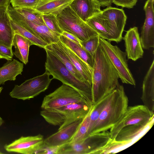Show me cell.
Masks as SVG:
<instances>
[{
  "mask_svg": "<svg viewBox=\"0 0 154 154\" xmlns=\"http://www.w3.org/2000/svg\"><path fill=\"white\" fill-rule=\"evenodd\" d=\"M69 6L85 22L102 11L101 6L93 0H74Z\"/></svg>",
  "mask_w": 154,
  "mask_h": 154,
  "instance_id": "obj_17",
  "label": "cell"
},
{
  "mask_svg": "<svg viewBox=\"0 0 154 154\" xmlns=\"http://www.w3.org/2000/svg\"><path fill=\"white\" fill-rule=\"evenodd\" d=\"M14 9L28 20L38 24H45L42 14L35 8H24Z\"/></svg>",
  "mask_w": 154,
  "mask_h": 154,
  "instance_id": "obj_29",
  "label": "cell"
},
{
  "mask_svg": "<svg viewBox=\"0 0 154 154\" xmlns=\"http://www.w3.org/2000/svg\"><path fill=\"white\" fill-rule=\"evenodd\" d=\"M8 6L0 7V44L12 48L14 32L7 11Z\"/></svg>",
  "mask_w": 154,
  "mask_h": 154,
  "instance_id": "obj_20",
  "label": "cell"
},
{
  "mask_svg": "<svg viewBox=\"0 0 154 154\" xmlns=\"http://www.w3.org/2000/svg\"><path fill=\"white\" fill-rule=\"evenodd\" d=\"M44 49L49 50L62 63L65 67L78 79L82 81L88 83L84 79L57 43L47 45Z\"/></svg>",
  "mask_w": 154,
  "mask_h": 154,
  "instance_id": "obj_26",
  "label": "cell"
},
{
  "mask_svg": "<svg viewBox=\"0 0 154 154\" xmlns=\"http://www.w3.org/2000/svg\"><path fill=\"white\" fill-rule=\"evenodd\" d=\"M110 93L93 105L90 114V122L87 137L88 136L93 125L98 119L101 112L106 104L109 97Z\"/></svg>",
  "mask_w": 154,
  "mask_h": 154,
  "instance_id": "obj_28",
  "label": "cell"
},
{
  "mask_svg": "<svg viewBox=\"0 0 154 154\" xmlns=\"http://www.w3.org/2000/svg\"><path fill=\"white\" fill-rule=\"evenodd\" d=\"M81 102L90 103L75 89L63 83L54 92L45 97L41 108L42 109H55Z\"/></svg>",
  "mask_w": 154,
  "mask_h": 154,
  "instance_id": "obj_8",
  "label": "cell"
},
{
  "mask_svg": "<svg viewBox=\"0 0 154 154\" xmlns=\"http://www.w3.org/2000/svg\"><path fill=\"white\" fill-rule=\"evenodd\" d=\"M13 52L12 48L6 47L0 44V58L7 60H12Z\"/></svg>",
  "mask_w": 154,
  "mask_h": 154,
  "instance_id": "obj_34",
  "label": "cell"
},
{
  "mask_svg": "<svg viewBox=\"0 0 154 154\" xmlns=\"http://www.w3.org/2000/svg\"><path fill=\"white\" fill-rule=\"evenodd\" d=\"M99 45L112 63L122 82L135 86L136 82L128 67L126 52L100 36Z\"/></svg>",
  "mask_w": 154,
  "mask_h": 154,
  "instance_id": "obj_7",
  "label": "cell"
},
{
  "mask_svg": "<svg viewBox=\"0 0 154 154\" xmlns=\"http://www.w3.org/2000/svg\"><path fill=\"white\" fill-rule=\"evenodd\" d=\"M125 41V51L128 59L134 61L142 58L143 54L138 28H131L122 38Z\"/></svg>",
  "mask_w": 154,
  "mask_h": 154,
  "instance_id": "obj_15",
  "label": "cell"
},
{
  "mask_svg": "<svg viewBox=\"0 0 154 154\" xmlns=\"http://www.w3.org/2000/svg\"><path fill=\"white\" fill-rule=\"evenodd\" d=\"M44 142V137L41 134L34 136H21L11 143L6 144L4 148L9 152L36 154L43 147Z\"/></svg>",
  "mask_w": 154,
  "mask_h": 154,
  "instance_id": "obj_12",
  "label": "cell"
},
{
  "mask_svg": "<svg viewBox=\"0 0 154 154\" xmlns=\"http://www.w3.org/2000/svg\"><path fill=\"white\" fill-rule=\"evenodd\" d=\"M42 17L45 25L51 31L61 34L63 31L58 23L57 16L52 14H43Z\"/></svg>",
  "mask_w": 154,
  "mask_h": 154,
  "instance_id": "obj_31",
  "label": "cell"
},
{
  "mask_svg": "<svg viewBox=\"0 0 154 154\" xmlns=\"http://www.w3.org/2000/svg\"><path fill=\"white\" fill-rule=\"evenodd\" d=\"M7 11L11 20L29 31L48 45L57 43L61 34L51 31L45 25L36 24L28 20L16 11L10 5Z\"/></svg>",
  "mask_w": 154,
  "mask_h": 154,
  "instance_id": "obj_10",
  "label": "cell"
},
{
  "mask_svg": "<svg viewBox=\"0 0 154 154\" xmlns=\"http://www.w3.org/2000/svg\"><path fill=\"white\" fill-rule=\"evenodd\" d=\"M46 53L45 71L63 84L67 85L78 91L89 102L94 104L92 85L76 77L51 52L44 49Z\"/></svg>",
  "mask_w": 154,
  "mask_h": 154,
  "instance_id": "obj_4",
  "label": "cell"
},
{
  "mask_svg": "<svg viewBox=\"0 0 154 154\" xmlns=\"http://www.w3.org/2000/svg\"><path fill=\"white\" fill-rule=\"evenodd\" d=\"M40 0H10V3L14 8H35Z\"/></svg>",
  "mask_w": 154,
  "mask_h": 154,
  "instance_id": "obj_33",
  "label": "cell"
},
{
  "mask_svg": "<svg viewBox=\"0 0 154 154\" xmlns=\"http://www.w3.org/2000/svg\"><path fill=\"white\" fill-rule=\"evenodd\" d=\"M33 45L27 38L19 34L15 33L12 42V46L14 47L15 49L13 54L26 65L28 62L29 47Z\"/></svg>",
  "mask_w": 154,
  "mask_h": 154,
  "instance_id": "obj_24",
  "label": "cell"
},
{
  "mask_svg": "<svg viewBox=\"0 0 154 154\" xmlns=\"http://www.w3.org/2000/svg\"><path fill=\"white\" fill-rule=\"evenodd\" d=\"M141 99L144 105L154 112V60L143 80Z\"/></svg>",
  "mask_w": 154,
  "mask_h": 154,
  "instance_id": "obj_18",
  "label": "cell"
},
{
  "mask_svg": "<svg viewBox=\"0 0 154 154\" xmlns=\"http://www.w3.org/2000/svg\"><path fill=\"white\" fill-rule=\"evenodd\" d=\"M154 0H147L144 6L145 19L140 37L143 49L154 47Z\"/></svg>",
  "mask_w": 154,
  "mask_h": 154,
  "instance_id": "obj_13",
  "label": "cell"
},
{
  "mask_svg": "<svg viewBox=\"0 0 154 154\" xmlns=\"http://www.w3.org/2000/svg\"><path fill=\"white\" fill-rule=\"evenodd\" d=\"M11 26L14 34L17 33L30 40L33 45L44 48L48 44L30 32L15 23L11 19Z\"/></svg>",
  "mask_w": 154,
  "mask_h": 154,
  "instance_id": "obj_27",
  "label": "cell"
},
{
  "mask_svg": "<svg viewBox=\"0 0 154 154\" xmlns=\"http://www.w3.org/2000/svg\"><path fill=\"white\" fill-rule=\"evenodd\" d=\"M60 40L92 69L94 63V57L86 51L81 45L74 42L62 35H61L60 37Z\"/></svg>",
  "mask_w": 154,
  "mask_h": 154,
  "instance_id": "obj_25",
  "label": "cell"
},
{
  "mask_svg": "<svg viewBox=\"0 0 154 154\" xmlns=\"http://www.w3.org/2000/svg\"><path fill=\"white\" fill-rule=\"evenodd\" d=\"M101 14L118 43L122 39V35L127 16L122 9L109 6L102 11Z\"/></svg>",
  "mask_w": 154,
  "mask_h": 154,
  "instance_id": "obj_11",
  "label": "cell"
},
{
  "mask_svg": "<svg viewBox=\"0 0 154 154\" xmlns=\"http://www.w3.org/2000/svg\"><path fill=\"white\" fill-rule=\"evenodd\" d=\"M10 0H0V7L8 6L10 5Z\"/></svg>",
  "mask_w": 154,
  "mask_h": 154,
  "instance_id": "obj_39",
  "label": "cell"
},
{
  "mask_svg": "<svg viewBox=\"0 0 154 154\" xmlns=\"http://www.w3.org/2000/svg\"><path fill=\"white\" fill-rule=\"evenodd\" d=\"M74 0H40L35 9L43 14L56 16L69 6Z\"/></svg>",
  "mask_w": 154,
  "mask_h": 154,
  "instance_id": "obj_21",
  "label": "cell"
},
{
  "mask_svg": "<svg viewBox=\"0 0 154 154\" xmlns=\"http://www.w3.org/2000/svg\"><path fill=\"white\" fill-rule=\"evenodd\" d=\"M99 4L101 7H109L112 3V0H93Z\"/></svg>",
  "mask_w": 154,
  "mask_h": 154,
  "instance_id": "obj_38",
  "label": "cell"
},
{
  "mask_svg": "<svg viewBox=\"0 0 154 154\" xmlns=\"http://www.w3.org/2000/svg\"><path fill=\"white\" fill-rule=\"evenodd\" d=\"M57 18L59 25L63 31L72 34L81 41L99 35L80 18L69 6L58 14Z\"/></svg>",
  "mask_w": 154,
  "mask_h": 154,
  "instance_id": "obj_6",
  "label": "cell"
},
{
  "mask_svg": "<svg viewBox=\"0 0 154 154\" xmlns=\"http://www.w3.org/2000/svg\"><path fill=\"white\" fill-rule=\"evenodd\" d=\"M98 146L96 139L93 136H88L82 141L69 142L60 146L57 154H94Z\"/></svg>",
  "mask_w": 154,
  "mask_h": 154,
  "instance_id": "obj_14",
  "label": "cell"
},
{
  "mask_svg": "<svg viewBox=\"0 0 154 154\" xmlns=\"http://www.w3.org/2000/svg\"><path fill=\"white\" fill-rule=\"evenodd\" d=\"M137 0H112V3L117 6L131 8L136 5Z\"/></svg>",
  "mask_w": 154,
  "mask_h": 154,
  "instance_id": "obj_35",
  "label": "cell"
},
{
  "mask_svg": "<svg viewBox=\"0 0 154 154\" xmlns=\"http://www.w3.org/2000/svg\"><path fill=\"white\" fill-rule=\"evenodd\" d=\"M60 146H44L36 154H57V151Z\"/></svg>",
  "mask_w": 154,
  "mask_h": 154,
  "instance_id": "obj_36",
  "label": "cell"
},
{
  "mask_svg": "<svg viewBox=\"0 0 154 154\" xmlns=\"http://www.w3.org/2000/svg\"><path fill=\"white\" fill-rule=\"evenodd\" d=\"M92 109L83 119L76 131L69 142L80 141L87 137L90 124V114Z\"/></svg>",
  "mask_w": 154,
  "mask_h": 154,
  "instance_id": "obj_30",
  "label": "cell"
},
{
  "mask_svg": "<svg viewBox=\"0 0 154 154\" xmlns=\"http://www.w3.org/2000/svg\"><path fill=\"white\" fill-rule=\"evenodd\" d=\"M3 88L2 87H0V94L1 93V92H2V89H3Z\"/></svg>",
  "mask_w": 154,
  "mask_h": 154,
  "instance_id": "obj_41",
  "label": "cell"
},
{
  "mask_svg": "<svg viewBox=\"0 0 154 154\" xmlns=\"http://www.w3.org/2000/svg\"><path fill=\"white\" fill-rule=\"evenodd\" d=\"M50 73L45 71L43 74L26 80L20 85H15L9 95L23 100L33 98L48 88L51 80Z\"/></svg>",
  "mask_w": 154,
  "mask_h": 154,
  "instance_id": "obj_9",
  "label": "cell"
},
{
  "mask_svg": "<svg viewBox=\"0 0 154 154\" xmlns=\"http://www.w3.org/2000/svg\"><path fill=\"white\" fill-rule=\"evenodd\" d=\"M61 35L66 37L69 39L74 42L81 45V41L76 37L72 34L63 31Z\"/></svg>",
  "mask_w": 154,
  "mask_h": 154,
  "instance_id": "obj_37",
  "label": "cell"
},
{
  "mask_svg": "<svg viewBox=\"0 0 154 154\" xmlns=\"http://www.w3.org/2000/svg\"><path fill=\"white\" fill-rule=\"evenodd\" d=\"M57 43L84 79L92 85V69L60 40Z\"/></svg>",
  "mask_w": 154,
  "mask_h": 154,
  "instance_id": "obj_19",
  "label": "cell"
},
{
  "mask_svg": "<svg viewBox=\"0 0 154 154\" xmlns=\"http://www.w3.org/2000/svg\"><path fill=\"white\" fill-rule=\"evenodd\" d=\"M94 105L88 102L74 103L56 108L42 109L40 114L48 123L59 126V130L83 119Z\"/></svg>",
  "mask_w": 154,
  "mask_h": 154,
  "instance_id": "obj_5",
  "label": "cell"
},
{
  "mask_svg": "<svg viewBox=\"0 0 154 154\" xmlns=\"http://www.w3.org/2000/svg\"><path fill=\"white\" fill-rule=\"evenodd\" d=\"M3 153L0 151V154H3Z\"/></svg>",
  "mask_w": 154,
  "mask_h": 154,
  "instance_id": "obj_42",
  "label": "cell"
},
{
  "mask_svg": "<svg viewBox=\"0 0 154 154\" xmlns=\"http://www.w3.org/2000/svg\"><path fill=\"white\" fill-rule=\"evenodd\" d=\"M4 122V121L2 118L0 116V126L2 125Z\"/></svg>",
  "mask_w": 154,
  "mask_h": 154,
  "instance_id": "obj_40",
  "label": "cell"
},
{
  "mask_svg": "<svg viewBox=\"0 0 154 154\" xmlns=\"http://www.w3.org/2000/svg\"><path fill=\"white\" fill-rule=\"evenodd\" d=\"M92 91L94 104L120 85L116 70L99 44L94 56Z\"/></svg>",
  "mask_w": 154,
  "mask_h": 154,
  "instance_id": "obj_2",
  "label": "cell"
},
{
  "mask_svg": "<svg viewBox=\"0 0 154 154\" xmlns=\"http://www.w3.org/2000/svg\"><path fill=\"white\" fill-rule=\"evenodd\" d=\"M82 119L77 121L44 139V146H60L69 142L76 131Z\"/></svg>",
  "mask_w": 154,
  "mask_h": 154,
  "instance_id": "obj_16",
  "label": "cell"
},
{
  "mask_svg": "<svg viewBox=\"0 0 154 154\" xmlns=\"http://www.w3.org/2000/svg\"><path fill=\"white\" fill-rule=\"evenodd\" d=\"M100 36L97 35L80 42L82 46L94 57L99 44Z\"/></svg>",
  "mask_w": 154,
  "mask_h": 154,
  "instance_id": "obj_32",
  "label": "cell"
},
{
  "mask_svg": "<svg viewBox=\"0 0 154 154\" xmlns=\"http://www.w3.org/2000/svg\"><path fill=\"white\" fill-rule=\"evenodd\" d=\"M128 103L124 88L120 85L110 93L106 104L88 136L110 129L123 116L128 106Z\"/></svg>",
  "mask_w": 154,
  "mask_h": 154,
  "instance_id": "obj_3",
  "label": "cell"
},
{
  "mask_svg": "<svg viewBox=\"0 0 154 154\" xmlns=\"http://www.w3.org/2000/svg\"><path fill=\"white\" fill-rule=\"evenodd\" d=\"M154 112L144 105L128 106L120 119L110 129L113 142L123 146L130 143L154 123Z\"/></svg>",
  "mask_w": 154,
  "mask_h": 154,
  "instance_id": "obj_1",
  "label": "cell"
},
{
  "mask_svg": "<svg viewBox=\"0 0 154 154\" xmlns=\"http://www.w3.org/2000/svg\"><path fill=\"white\" fill-rule=\"evenodd\" d=\"M23 64L17 60H8L0 68V85L8 81H15L16 76L21 74Z\"/></svg>",
  "mask_w": 154,
  "mask_h": 154,
  "instance_id": "obj_22",
  "label": "cell"
},
{
  "mask_svg": "<svg viewBox=\"0 0 154 154\" xmlns=\"http://www.w3.org/2000/svg\"><path fill=\"white\" fill-rule=\"evenodd\" d=\"M101 13L89 18L86 22L97 33L100 37L110 42H114L112 32Z\"/></svg>",
  "mask_w": 154,
  "mask_h": 154,
  "instance_id": "obj_23",
  "label": "cell"
}]
</instances>
